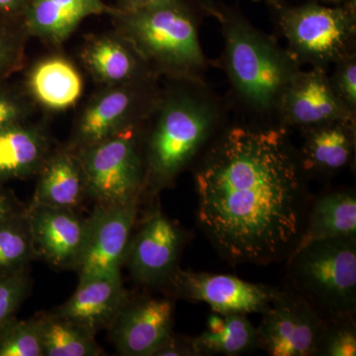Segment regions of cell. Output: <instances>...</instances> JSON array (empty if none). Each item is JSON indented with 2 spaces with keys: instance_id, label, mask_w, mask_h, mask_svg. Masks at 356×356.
Wrapping results in <instances>:
<instances>
[{
  "instance_id": "cell-22",
  "label": "cell",
  "mask_w": 356,
  "mask_h": 356,
  "mask_svg": "<svg viewBox=\"0 0 356 356\" xmlns=\"http://www.w3.org/2000/svg\"><path fill=\"white\" fill-rule=\"evenodd\" d=\"M33 97L51 110H65L74 106L83 90L79 70L67 58L54 57L38 63L27 81Z\"/></svg>"
},
{
  "instance_id": "cell-9",
  "label": "cell",
  "mask_w": 356,
  "mask_h": 356,
  "mask_svg": "<svg viewBox=\"0 0 356 356\" xmlns=\"http://www.w3.org/2000/svg\"><path fill=\"white\" fill-rule=\"evenodd\" d=\"M139 202L97 204L86 222L83 252L76 268L79 282L121 275L120 267L127 254Z\"/></svg>"
},
{
  "instance_id": "cell-32",
  "label": "cell",
  "mask_w": 356,
  "mask_h": 356,
  "mask_svg": "<svg viewBox=\"0 0 356 356\" xmlns=\"http://www.w3.org/2000/svg\"><path fill=\"white\" fill-rule=\"evenodd\" d=\"M19 49L15 38L3 28H0V79L15 67Z\"/></svg>"
},
{
  "instance_id": "cell-36",
  "label": "cell",
  "mask_w": 356,
  "mask_h": 356,
  "mask_svg": "<svg viewBox=\"0 0 356 356\" xmlns=\"http://www.w3.org/2000/svg\"><path fill=\"white\" fill-rule=\"evenodd\" d=\"M121 3V10H129V9L139 8V7L149 6L156 3L161 0H119Z\"/></svg>"
},
{
  "instance_id": "cell-18",
  "label": "cell",
  "mask_w": 356,
  "mask_h": 356,
  "mask_svg": "<svg viewBox=\"0 0 356 356\" xmlns=\"http://www.w3.org/2000/svg\"><path fill=\"white\" fill-rule=\"evenodd\" d=\"M355 121H334L304 129L305 140L298 154L305 173L334 175L350 165L355 156Z\"/></svg>"
},
{
  "instance_id": "cell-17",
  "label": "cell",
  "mask_w": 356,
  "mask_h": 356,
  "mask_svg": "<svg viewBox=\"0 0 356 356\" xmlns=\"http://www.w3.org/2000/svg\"><path fill=\"white\" fill-rule=\"evenodd\" d=\"M117 13L118 9L102 0H28L25 25L34 36L58 44L69 38L89 16Z\"/></svg>"
},
{
  "instance_id": "cell-24",
  "label": "cell",
  "mask_w": 356,
  "mask_h": 356,
  "mask_svg": "<svg viewBox=\"0 0 356 356\" xmlns=\"http://www.w3.org/2000/svg\"><path fill=\"white\" fill-rule=\"evenodd\" d=\"M197 356L242 355L259 348V334L243 314L212 311L205 330L192 337Z\"/></svg>"
},
{
  "instance_id": "cell-1",
  "label": "cell",
  "mask_w": 356,
  "mask_h": 356,
  "mask_svg": "<svg viewBox=\"0 0 356 356\" xmlns=\"http://www.w3.org/2000/svg\"><path fill=\"white\" fill-rule=\"evenodd\" d=\"M195 188L199 227L233 266L284 261L298 245L310 202L281 129H227L201 156Z\"/></svg>"
},
{
  "instance_id": "cell-15",
  "label": "cell",
  "mask_w": 356,
  "mask_h": 356,
  "mask_svg": "<svg viewBox=\"0 0 356 356\" xmlns=\"http://www.w3.org/2000/svg\"><path fill=\"white\" fill-rule=\"evenodd\" d=\"M129 299L121 275L92 278L79 282L74 295L56 313L96 334L111 327Z\"/></svg>"
},
{
  "instance_id": "cell-23",
  "label": "cell",
  "mask_w": 356,
  "mask_h": 356,
  "mask_svg": "<svg viewBox=\"0 0 356 356\" xmlns=\"http://www.w3.org/2000/svg\"><path fill=\"white\" fill-rule=\"evenodd\" d=\"M83 60L96 81L108 86L132 83L139 76L144 62L123 37L111 36L88 42L83 49Z\"/></svg>"
},
{
  "instance_id": "cell-2",
  "label": "cell",
  "mask_w": 356,
  "mask_h": 356,
  "mask_svg": "<svg viewBox=\"0 0 356 356\" xmlns=\"http://www.w3.org/2000/svg\"><path fill=\"white\" fill-rule=\"evenodd\" d=\"M122 37L144 62L187 77L202 72L205 57L195 16L184 0H161L115 14Z\"/></svg>"
},
{
  "instance_id": "cell-13",
  "label": "cell",
  "mask_w": 356,
  "mask_h": 356,
  "mask_svg": "<svg viewBox=\"0 0 356 356\" xmlns=\"http://www.w3.org/2000/svg\"><path fill=\"white\" fill-rule=\"evenodd\" d=\"M276 109L284 123L303 129L334 121L355 120V114L339 99L322 67H314L307 72L299 70L283 91Z\"/></svg>"
},
{
  "instance_id": "cell-21",
  "label": "cell",
  "mask_w": 356,
  "mask_h": 356,
  "mask_svg": "<svg viewBox=\"0 0 356 356\" xmlns=\"http://www.w3.org/2000/svg\"><path fill=\"white\" fill-rule=\"evenodd\" d=\"M49 143L38 129L15 124L0 130V185L39 172Z\"/></svg>"
},
{
  "instance_id": "cell-4",
  "label": "cell",
  "mask_w": 356,
  "mask_h": 356,
  "mask_svg": "<svg viewBox=\"0 0 356 356\" xmlns=\"http://www.w3.org/2000/svg\"><path fill=\"white\" fill-rule=\"evenodd\" d=\"M225 63L235 90L257 111L276 109L298 63L241 16L222 17Z\"/></svg>"
},
{
  "instance_id": "cell-6",
  "label": "cell",
  "mask_w": 356,
  "mask_h": 356,
  "mask_svg": "<svg viewBox=\"0 0 356 356\" xmlns=\"http://www.w3.org/2000/svg\"><path fill=\"white\" fill-rule=\"evenodd\" d=\"M280 27L291 57L325 69L353 54L355 1L332 6L310 2L281 11Z\"/></svg>"
},
{
  "instance_id": "cell-7",
  "label": "cell",
  "mask_w": 356,
  "mask_h": 356,
  "mask_svg": "<svg viewBox=\"0 0 356 356\" xmlns=\"http://www.w3.org/2000/svg\"><path fill=\"white\" fill-rule=\"evenodd\" d=\"M133 126L77 152L88 195L99 205L139 202L146 170Z\"/></svg>"
},
{
  "instance_id": "cell-33",
  "label": "cell",
  "mask_w": 356,
  "mask_h": 356,
  "mask_svg": "<svg viewBox=\"0 0 356 356\" xmlns=\"http://www.w3.org/2000/svg\"><path fill=\"white\" fill-rule=\"evenodd\" d=\"M154 356H197L192 337L175 336L173 332Z\"/></svg>"
},
{
  "instance_id": "cell-29",
  "label": "cell",
  "mask_w": 356,
  "mask_h": 356,
  "mask_svg": "<svg viewBox=\"0 0 356 356\" xmlns=\"http://www.w3.org/2000/svg\"><path fill=\"white\" fill-rule=\"evenodd\" d=\"M29 290L27 271L0 275V327L16 318Z\"/></svg>"
},
{
  "instance_id": "cell-3",
  "label": "cell",
  "mask_w": 356,
  "mask_h": 356,
  "mask_svg": "<svg viewBox=\"0 0 356 356\" xmlns=\"http://www.w3.org/2000/svg\"><path fill=\"white\" fill-rule=\"evenodd\" d=\"M219 123L210 98L180 93L166 100L147 140L146 182L152 188L168 186L210 144Z\"/></svg>"
},
{
  "instance_id": "cell-12",
  "label": "cell",
  "mask_w": 356,
  "mask_h": 356,
  "mask_svg": "<svg viewBox=\"0 0 356 356\" xmlns=\"http://www.w3.org/2000/svg\"><path fill=\"white\" fill-rule=\"evenodd\" d=\"M175 303L170 298L129 299L109 327L119 353L154 356L172 334Z\"/></svg>"
},
{
  "instance_id": "cell-27",
  "label": "cell",
  "mask_w": 356,
  "mask_h": 356,
  "mask_svg": "<svg viewBox=\"0 0 356 356\" xmlns=\"http://www.w3.org/2000/svg\"><path fill=\"white\" fill-rule=\"evenodd\" d=\"M0 356H44L40 317L14 318L0 327Z\"/></svg>"
},
{
  "instance_id": "cell-19",
  "label": "cell",
  "mask_w": 356,
  "mask_h": 356,
  "mask_svg": "<svg viewBox=\"0 0 356 356\" xmlns=\"http://www.w3.org/2000/svg\"><path fill=\"white\" fill-rule=\"evenodd\" d=\"M39 173L38 184L29 207L74 210L88 195L83 166L76 154L62 152L48 156Z\"/></svg>"
},
{
  "instance_id": "cell-35",
  "label": "cell",
  "mask_w": 356,
  "mask_h": 356,
  "mask_svg": "<svg viewBox=\"0 0 356 356\" xmlns=\"http://www.w3.org/2000/svg\"><path fill=\"white\" fill-rule=\"evenodd\" d=\"M28 0H0V14L17 13L25 8Z\"/></svg>"
},
{
  "instance_id": "cell-10",
  "label": "cell",
  "mask_w": 356,
  "mask_h": 356,
  "mask_svg": "<svg viewBox=\"0 0 356 356\" xmlns=\"http://www.w3.org/2000/svg\"><path fill=\"white\" fill-rule=\"evenodd\" d=\"M165 284L177 298L204 303L222 314H262L277 287L255 284L227 274L197 273L177 268Z\"/></svg>"
},
{
  "instance_id": "cell-11",
  "label": "cell",
  "mask_w": 356,
  "mask_h": 356,
  "mask_svg": "<svg viewBox=\"0 0 356 356\" xmlns=\"http://www.w3.org/2000/svg\"><path fill=\"white\" fill-rule=\"evenodd\" d=\"M184 243V229L161 211L152 213L129 243L125 259L133 277L145 285L166 283Z\"/></svg>"
},
{
  "instance_id": "cell-26",
  "label": "cell",
  "mask_w": 356,
  "mask_h": 356,
  "mask_svg": "<svg viewBox=\"0 0 356 356\" xmlns=\"http://www.w3.org/2000/svg\"><path fill=\"white\" fill-rule=\"evenodd\" d=\"M36 257L27 209L0 225V275L26 270Z\"/></svg>"
},
{
  "instance_id": "cell-31",
  "label": "cell",
  "mask_w": 356,
  "mask_h": 356,
  "mask_svg": "<svg viewBox=\"0 0 356 356\" xmlns=\"http://www.w3.org/2000/svg\"><path fill=\"white\" fill-rule=\"evenodd\" d=\"M24 116L22 103L10 93L0 90V130L22 123Z\"/></svg>"
},
{
  "instance_id": "cell-20",
  "label": "cell",
  "mask_w": 356,
  "mask_h": 356,
  "mask_svg": "<svg viewBox=\"0 0 356 356\" xmlns=\"http://www.w3.org/2000/svg\"><path fill=\"white\" fill-rule=\"evenodd\" d=\"M336 238H356L355 191L330 192L312 202L307 212L301 238L295 250L316 241Z\"/></svg>"
},
{
  "instance_id": "cell-5",
  "label": "cell",
  "mask_w": 356,
  "mask_h": 356,
  "mask_svg": "<svg viewBox=\"0 0 356 356\" xmlns=\"http://www.w3.org/2000/svg\"><path fill=\"white\" fill-rule=\"evenodd\" d=\"M290 289L323 318L355 315L356 238L316 241L287 259Z\"/></svg>"
},
{
  "instance_id": "cell-8",
  "label": "cell",
  "mask_w": 356,
  "mask_h": 356,
  "mask_svg": "<svg viewBox=\"0 0 356 356\" xmlns=\"http://www.w3.org/2000/svg\"><path fill=\"white\" fill-rule=\"evenodd\" d=\"M257 327L259 348L271 356H315L324 318L290 288H277Z\"/></svg>"
},
{
  "instance_id": "cell-37",
  "label": "cell",
  "mask_w": 356,
  "mask_h": 356,
  "mask_svg": "<svg viewBox=\"0 0 356 356\" xmlns=\"http://www.w3.org/2000/svg\"><path fill=\"white\" fill-rule=\"evenodd\" d=\"M322 1L327 2L331 4H341L348 3V2L355 1V0H322Z\"/></svg>"
},
{
  "instance_id": "cell-34",
  "label": "cell",
  "mask_w": 356,
  "mask_h": 356,
  "mask_svg": "<svg viewBox=\"0 0 356 356\" xmlns=\"http://www.w3.org/2000/svg\"><path fill=\"white\" fill-rule=\"evenodd\" d=\"M27 208L23 207L13 193L0 185V225L7 220L24 212Z\"/></svg>"
},
{
  "instance_id": "cell-30",
  "label": "cell",
  "mask_w": 356,
  "mask_h": 356,
  "mask_svg": "<svg viewBox=\"0 0 356 356\" xmlns=\"http://www.w3.org/2000/svg\"><path fill=\"white\" fill-rule=\"evenodd\" d=\"M337 70L331 79L332 88L339 99L350 112L356 109V60L355 54L337 63Z\"/></svg>"
},
{
  "instance_id": "cell-14",
  "label": "cell",
  "mask_w": 356,
  "mask_h": 356,
  "mask_svg": "<svg viewBox=\"0 0 356 356\" xmlns=\"http://www.w3.org/2000/svg\"><path fill=\"white\" fill-rule=\"evenodd\" d=\"M36 257L51 266L76 269L83 252L86 222L76 211L63 208H27Z\"/></svg>"
},
{
  "instance_id": "cell-25",
  "label": "cell",
  "mask_w": 356,
  "mask_h": 356,
  "mask_svg": "<svg viewBox=\"0 0 356 356\" xmlns=\"http://www.w3.org/2000/svg\"><path fill=\"white\" fill-rule=\"evenodd\" d=\"M44 356H100L95 334L58 313L40 317Z\"/></svg>"
},
{
  "instance_id": "cell-16",
  "label": "cell",
  "mask_w": 356,
  "mask_h": 356,
  "mask_svg": "<svg viewBox=\"0 0 356 356\" xmlns=\"http://www.w3.org/2000/svg\"><path fill=\"white\" fill-rule=\"evenodd\" d=\"M109 88L90 100L77 121L74 140L77 151L132 126L129 121L137 103L136 91L129 84Z\"/></svg>"
},
{
  "instance_id": "cell-28",
  "label": "cell",
  "mask_w": 356,
  "mask_h": 356,
  "mask_svg": "<svg viewBox=\"0 0 356 356\" xmlns=\"http://www.w3.org/2000/svg\"><path fill=\"white\" fill-rule=\"evenodd\" d=\"M318 356H355L356 323L355 315L324 318L318 337Z\"/></svg>"
}]
</instances>
